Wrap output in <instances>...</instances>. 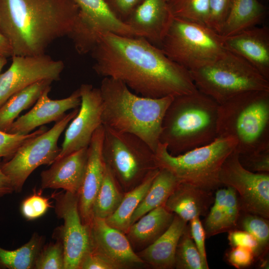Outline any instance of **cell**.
Here are the masks:
<instances>
[{"label":"cell","mask_w":269,"mask_h":269,"mask_svg":"<svg viewBox=\"0 0 269 269\" xmlns=\"http://www.w3.org/2000/svg\"><path fill=\"white\" fill-rule=\"evenodd\" d=\"M90 53L98 75L119 80L139 96L175 97L198 90L189 70L142 37L104 32Z\"/></svg>","instance_id":"cell-1"},{"label":"cell","mask_w":269,"mask_h":269,"mask_svg":"<svg viewBox=\"0 0 269 269\" xmlns=\"http://www.w3.org/2000/svg\"><path fill=\"white\" fill-rule=\"evenodd\" d=\"M78 12L72 0H0V32L12 56L44 54L69 35Z\"/></svg>","instance_id":"cell-2"},{"label":"cell","mask_w":269,"mask_h":269,"mask_svg":"<svg viewBox=\"0 0 269 269\" xmlns=\"http://www.w3.org/2000/svg\"><path fill=\"white\" fill-rule=\"evenodd\" d=\"M99 89L103 126L134 134L155 151L164 115L174 97H142L134 93L123 82L110 77L103 78Z\"/></svg>","instance_id":"cell-3"},{"label":"cell","mask_w":269,"mask_h":269,"mask_svg":"<svg viewBox=\"0 0 269 269\" xmlns=\"http://www.w3.org/2000/svg\"><path fill=\"white\" fill-rule=\"evenodd\" d=\"M219 105L198 90L174 97L163 119L159 142L177 155L212 142L218 137Z\"/></svg>","instance_id":"cell-4"},{"label":"cell","mask_w":269,"mask_h":269,"mask_svg":"<svg viewBox=\"0 0 269 269\" xmlns=\"http://www.w3.org/2000/svg\"><path fill=\"white\" fill-rule=\"evenodd\" d=\"M217 135L232 137L239 154L269 149V90L241 93L219 104Z\"/></svg>","instance_id":"cell-5"},{"label":"cell","mask_w":269,"mask_h":269,"mask_svg":"<svg viewBox=\"0 0 269 269\" xmlns=\"http://www.w3.org/2000/svg\"><path fill=\"white\" fill-rule=\"evenodd\" d=\"M237 144L233 137L218 136L207 144L173 155L159 142L154 154L158 168L167 169L180 182L215 191L222 186L219 179L222 165Z\"/></svg>","instance_id":"cell-6"},{"label":"cell","mask_w":269,"mask_h":269,"mask_svg":"<svg viewBox=\"0 0 269 269\" xmlns=\"http://www.w3.org/2000/svg\"><path fill=\"white\" fill-rule=\"evenodd\" d=\"M189 72L197 89L219 104L246 92L269 90V80L227 49L212 63Z\"/></svg>","instance_id":"cell-7"},{"label":"cell","mask_w":269,"mask_h":269,"mask_svg":"<svg viewBox=\"0 0 269 269\" xmlns=\"http://www.w3.org/2000/svg\"><path fill=\"white\" fill-rule=\"evenodd\" d=\"M102 155L106 166L126 193L158 169L154 151L142 139L104 127Z\"/></svg>","instance_id":"cell-8"},{"label":"cell","mask_w":269,"mask_h":269,"mask_svg":"<svg viewBox=\"0 0 269 269\" xmlns=\"http://www.w3.org/2000/svg\"><path fill=\"white\" fill-rule=\"evenodd\" d=\"M159 48L189 71L212 63L226 50L222 36L206 25L174 16Z\"/></svg>","instance_id":"cell-9"},{"label":"cell","mask_w":269,"mask_h":269,"mask_svg":"<svg viewBox=\"0 0 269 269\" xmlns=\"http://www.w3.org/2000/svg\"><path fill=\"white\" fill-rule=\"evenodd\" d=\"M78 111L76 108L65 114L52 128L24 143L11 158L1 162L2 170L14 191L21 192L28 176L38 167L55 161L61 151L57 144L59 138Z\"/></svg>","instance_id":"cell-10"},{"label":"cell","mask_w":269,"mask_h":269,"mask_svg":"<svg viewBox=\"0 0 269 269\" xmlns=\"http://www.w3.org/2000/svg\"><path fill=\"white\" fill-rule=\"evenodd\" d=\"M79 9L69 35L78 53H90L100 33L110 32L127 36L139 37L111 11L105 0H72Z\"/></svg>","instance_id":"cell-11"},{"label":"cell","mask_w":269,"mask_h":269,"mask_svg":"<svg viewBox=\"0 0 269 269\" xmlns=\"http://www.w3.org/2000/svg\"><path fill=\"white\" fill-rule=\"evenodd\" d=\"M51 196L55 202L56 214L63 221L53 236L63 244L64 269H79L83 258L91 251L90 224H85L81 220L77 194L55 191Z\"/></svg>","instance_id":"cell-12"},{"label":"cell","mask_w":269,"mask_h":269,"mask_svg":"<svg viewBox=\"0 0 269 269\" xmlns=\"http://www.w3.org/2000/svg\"><path fill=\"white\" fill-rule=\"evenodd\" d=\"M219 179L222 185L236 191L241 211L269 219V173L247 170L235 150L223 162Z\"/></svg>","instance_id":"cell-13"},{"label":"cell","mask_w":269,"mask_h":269,"mask_svg":"<svg viewBox=\"0 0 269 269\" xmlns=\"http://www.w3.org/2000/svg\"><path fill=\"white\" fill-rule=\"evenodd\" d=\"M11 57L10 67L0 74V106L16 92L37 82L59 80L64 68L62 61L45 53Z\"/></svg>","instance_id":"cell-14"},{"label":"cell","mask_w":269,"mask_h":269,"mask_svg":"<svg viewBox=\"0 0 269 269\" xmlns=\"http://www.w3.org/2000/svg\"><path fill=\"white\" fill-rule=\"evenodd\" d=\"M79 89L81 99L80 108L66 129L61 151L55 160L88 147L94 133L103 125L100 89L88 84H82Z\"/></svg>","instance_id":"cell-15"},{"label":"cell","mask_w":269,"mask_h":269,"mask_svg":"<svg viewBox=\"0 0 269 269\" xmlns=\"http://www.w3.org/2000/svg\"><path fill=\"white\" fill-rule=\"evenodd\" d=\"M90 226L91 251L106 258L118 269L145 265L132 248L126 234L110 226L105 219L93 217Z\"/></svg>","instance_id":"cell-16"},{"label":"cell","mask_w":269,"mask_h":269,"mask_svg":"<svg viewBox=\"0 0 269 269\" xmlns=\"http://www.w3.org/2000/svg\"><path fill=\"white\" fill-rule=\"evenodd\" d=\"M104 135V127L102 125L94 133L88 147L86 170L77 194L79 212L85 224H90L91 222L92 207L106 169L102 155Z\"/></svg>","instance_id":"cell-17"},{"label":"cell","mask_w":269,"mask_h":269,"mask_svg":"<svg viewBox=\"0 0 269 269\" xmlns=\"http://www.w3.org/2000/svg\"><path fill=\"white\" fill-rule=\"evenodd\" d=\"M173 18L167 0H142L124 22L159 48Z\"/></svg>","instance_id":"cell-18"},{"label":"cell","mask_w":269,"mask_h":269,"mask_svg":"<svg viewBox=\"0 0 269 269\" xmlns=\"http://www.w3.org/2000/svg\"><path fill=\"white\" fill-rule=\"evenodd\" d=\"M50 90L49 88L45 90L34 106L14 121L7 133L29 134L37 127L58 121L68 110L80 107L81 99L79 88L68 97L59 100H52L49 98Z\"/></svg>","instance_id":"cell-19"},{"label":"cell","mask_w":269,"mask_h":269,"mask_svg":"<svg viewBox=\"0 0 269 269\" xmlns=\"http://www.w3.org/2000/svg\"><path fill=\"white\" fill-rule=\"evenodd\" d=\"M227 50L242 57L269 80V29L253 26L222 37Z\"/></svg>","instance_id":"cell-20"},{"label":"cell","mask_w":269,"mask_h":269,"mask_svg":"<svg viewBox=\"0 0 269 269\" xmlns=\"http://www.w3.org/2000/svg\"><path fill=\"white\" fill-rule=\"evenodd\" d=\"M88 147L55 160L51 167L41 172V189H62L78 194L84 176Z\"/></svg>","instance_id":"cell-21"},{"label":"cell","mask_w":269,"mask_h":269,"mask_svg":"<svg viewBox=\"0 0 269 269\" xmlns=\"http://www.w3.org/2000/svg\"><path fill=\"white\" fill-rule=\"evenodd\" d=\"M214 200L213 191L180 182L164 206L168 211L188 222L195 217L206 216Z\"/></svg>","instance_id":"cell-22"},{"label":"cell","mask_w":269,"mask_h":269,"mask_svg":"<svg viewBox=\"0 0 269 269\" xmlns=\"http://www.w3.org/2000/svg\"><path fill=\"white\" fill-rule=\"evenodd\" d=\"M187 223L175 215L167 230L153 243L136 254L145 265L152 269H174L176 247Z\"/></svg>","instance_id":"cell-23"},{"label":"cell","mask_w":269,"mask_h":269,"mask_svg":"<svg viewBox=\"0 0 269 269\" xmlns=\"http://www.w3.org/2000/svg\"><path fill=\"white\" fill-rule=\"evenodd\" d=\"M174 215L161 206L132 224L126 235L134 251L137 253L156 240L169 228Z\"/></svg>","instance_id":"cell-24"},{"label":"cell","mask_w":269,"mask_h":269,"mask_svg":"<svg viewBox=\"0 0 269 269\" xmlns=\"http://www.w3.org/2000/svg\"><path fill=\"white\" fill-rule=\"evenodd\" d=\"M266 12V7L258 0H232L220 35L227 37L255 26Z\"/></svg>","instance_id":"cell-25"},{"label":"cell","mask_w":269,"mask_h":269,"mask_svg":"<svg viewBox=\"0 0 269 269\" xmlns=\"http://www.w3.org/2000/svg\"><path fill=\"white\" fill-rule=\"evenodd\" d=\"M51 80L37 82L16 92L0 106V130L8 132L19 114L32 106L48 88Z\"/></svg>","instance_id":"cell-26"},{"label":"cell","mask_w":269,"mask_h":269,"mask_svg":"<svg viewBox=\"0 0 269 269\" xmlns=\"http://www.w3.org/2000/svg\"><path fill=\"white\" fill-rule=\"evenodd\" d=\"M179 182L170 171L165 168H159L149 189L134 212L131 218V225L146 213L164 206Z\"/></svg>","instance_id":"cell-27"},{"label":"cell","mask_w":269,"mask_h":269,"mask_svg":"<svg viewBox=\"0 0 269 269\" xmlns=\"http://www.w3.org/2000/svg\"><path fill=\"white\" fill-rule=\"evenodd\" d=\"M159 168L152 171L139 185L125 193L115 212L105 219L111 226L126 234L131 225V218L149 189Z\"/></svg>","instance_id":"cell-28"},{"label":"cell","mask_w":269,"mask_h":269,"mask_svg":"<svg viewBox=\"0 0 269 269\" xmlns=\"http://www.w3.org/2000/svg\"><path fill=\"white\" fill-rule=\"evenodd\" d=\"M44 243V237L34 233L27 243L15 250H8L0 247V269H33Z\"/></svg>","instance_id":"cell-29"},{"label":"cell","mask_w":269,"mask_h":269,"mask_svg":"<svg viewBox=\"0 0 269 269\" xmlns=\"http://www.w3.org/2000/svg\"><path fill=\"white\" fill-rule=\"evenodd\" d=\"M120 186L106 166L103 179L92 209V218L106 219L118 208L124 196Z\"/></svg>","instance_id":"cell-30"},{"label":"cell","mask_w":269,"mask_h":269,"mask_svg":"<svg viewBox=\"0 0 269 269\" xmlns=\"http://www.w3.org/2000/svg\"><path fill=\"white\" fill-rule=\"evenodd\" d=\"M174 269H204L187 223L181 235L175 254Z\"/></svg>","instance_id":"cell-31"},{"label":"cell","mask_w":269,"mask_h":269,"mask_svg":"<svg viewBox=\"0 0 269 269\" xmlns=\"http://www.w3.org/2000/svg\"><path fill=\"white\" fill-rule=\"evenodd\" d=\"M236 229L245 231L257 240L265 256L269 252V221L262 216L240 212Z\"/></svg>","instance_id":"cell-32"},{"label":"cell","mask_w":269,"mask_h":269,"mask_svg":"<svg viewBox=\"0 0 269 269\" xmlns=\"http://www.w3.org/2000/svg\"><path fill=\"white\" fill-rule=\"evenodd\" d=\"M168 4L174 17L206 25L209 0H169Z\"/></svg>","instance_id":"cell-33"},{"label":"cell","mask_w":269,"mask_h":269,"mask_svg":"<svg viewBox=\"0 0 269 269\" xmlns=\"http://www.w3.org/2000/svg\"><path fill=\"white\" fill-rule=\"evenodd\" d=\"M215 191L214 202L205 216L203 225L206 237L208 238L222 233L227 232L223 208L226 187H219Z\"/></svg>","instance_id":"cell-34"},{"label":"cell","mask_w":269,"mask_h":269,"mask_svg":"<svg viewBox=\"0 0 269 269\" xmlns=\"http://www.w3.org/2000/svg\"><path fill=\"white\" fill-rule=\"evenodd\" d=\"M65 257L61 241L56 239L43 246L35 259L34 269H64Z\"/></svg>","instance_id":"cell-35"},{"label":"cell","mask_w":269,"mask_h":269,"mask_svg":"<svg viewBox=\"0 0 269 269\" xmlns=\"http://www.w3.org/2000/svg\"><path fill=\"white\" fill-rule=\"evenodd\" d=\"M47 130L43 126L27 134H10L0 130V158L9 159L24 143Z\"/></svg>","instance_id":"cell-36"},{"label":"cell","mask_w":269,"mask_h":269,"mask_svg":"<svg viewBox=\"0 0 269 269\" xmlns=\"http://www.w3.org/2000/svg\"><path fill=\"white\" fill-rule=\"evenodd\" d=\"M39 192L34 191L33 193L26 198L20 206L22 216L27 220H33L44 215L49 208L52 207L51 202Z\"/></svg>","instance_id":"cell-37"},{"label":"cell","mask_w":269,"mask_h":269,"mask_svg":"<svg viewBox=\"0 0 269 269\" xmlns=\"http://www.w3.org/2000/svg\"><path fill=\"white\" fill-rule=\"evenodd\" d=\"M229 244L231 247H242L247 248L252 251L256 259L261 263V267L267 265L265 256L257 240L249 233L238 229H235L228 232V236Z\"/></svg>","instance_id":"cell-38"},{"label":"cell","mask_w":269,"mask_h":269,"mask_svg":"<svg viewBox=\"0 0 269 269\" xmlns=\"http://www.w3.org/2000/svg\"><path fill=\"white\" fill-rule=\"evenodd\" d=\"M232 0H209V13L206 25L221 33Z\"/></svg>","instance_id":"cell-39"},{"label":"cell","mask_w":269,"mask_h":269,"mask_svg":"<svg viewBox=\"0 0 269 269\" xmlns=\"http://www.w3.org/2000/svg\"><path fill=\"white\" fill-rule=\"evenodd\" d=\"M240 163L247 170L255 173H269V149L239 154Z\"/></svg>","instance_id":"cell-40"},{"label":"cell","mask_w":269,"mask_h":269,"mask_svg":"<svg viewBox=\"0 0 269 269\" xmlns=\"http://www.w3.org/2000/svg\"><path fill=\"white\" fill-rule=\"evenodd\" d=\"M226 187V192L223 201L227 232L236 229L241 212L238 195L232 187Z\"/></svg>","instance_id":"cell-41"},{"label":"cell","mask_w":269,"mask_h":269,"mask_svg":"<svg viewBox=\"0 0 269 269\" xmlns=\"http://www.w3.org/2000/svg\"><path fill=\"white\" fill-rule=\"evenodd\" d=\"M226 257L231 265L238 269L251 266L256 259L252 250L242 247H231L227 252Z\"/></svg>","instance_id":"cell-42"},{"label":"cell","mask_w":269,"mask_h":269,"mask_svg":"<svg viewBox=\"0 0 269 269\" xmlns=\"http://www.w3.org/2000/svg\"><path fill=\"white\" fill-rule=\"evenodd\" d=\"M189 222L191 235L201 258L204 268L208 269L205 244L206 237L203 224L199 217H195Z\"/></svg>","instance_id":"cell-43"},{"label":"cell","mask_w":269,"mask_h":269,"mask_svg":"<svg viewBox=\"0 0 269 269\" xmlns=\"http://www.w3.org/2000/svg\"><path fill=\"white\" fill-rule=\"evenodd\" d=\"M111 11L124 22L142 0H105Z\"/></svg>","instance_id":"cell-44"},{"label":"cell","mask_w":269,"mask_h":269,"mask_svg":"<svg viewBox=\"0 0 269 269\" xmlns=\"http://www.w3.org/2000/svg\"><path fill=\"white\" fill-rule=\"evenodd\" d=\"M79 269H118L117 267L104 257L92 251L83 258Z\"/></svg>","instance_id":"cell-45"},{"label":"cell","mask_w":269,"mask_h":269,"mask_svg":"<svg viewBox=\"0 0 269 269\" xmlns=\"http://www.w3.org/2000/svg\"><path fill=\"white\" fill-rule=\"evenodd\" d=\"M13 192L14 189L9 179L2 170L0 158V197L11 194Z\"/></svg>","instance_id":"cell-46"},{"label":"cell","mask_w":269,"mask_h":269,"mask_svg":"<svg viewBox=\"0 0 269 269\" xmlns=\"http://www.w3.org/2000/svg\"><path fill=\"white\" fill-rule=\"evenodd\" d=\"M0 55L6 57L12 56L10 47L5 38L0 32Z\"/></svg>","instance_id":"cell-47"},{"label":"cell","mask_w":269,"mask_h":269,"mask_svg":"<svg viewBox=\"0 0 269 269\" xmlns=\"http://www.w3.org/2000/svg\"><path fill=\"white\" fill-rule=\"evenodd\" d=\"M7 57L4 56L0 55V74L4 66L7 62Z\"/></svg>","instance_id":"cell-48"},{"label":"cell","mask_w":269,"mask_h":269,"mask_svg":"<svg viewBox=\"0 0 269 269\" xmlns=\"http://www.w3.org/2000/svg\"><path fill=\"white\" fill-rule=\"evenodd\" d=\"M167 0V1H168L169 0Z\"/></svg>","instance_id":"cell-49"}]
</instances>
